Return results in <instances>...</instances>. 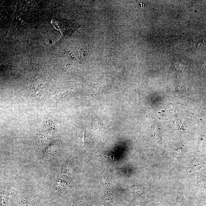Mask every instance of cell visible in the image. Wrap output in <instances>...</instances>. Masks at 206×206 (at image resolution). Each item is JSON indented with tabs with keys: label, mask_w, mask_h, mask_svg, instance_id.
<instances>
[{
	"label": "cell",
	"mask_w": 206,
	"mask_h": 206,
	"mask_svg": "<svg viewBox=\"0 0 206 206\" xmlns=\"http://www.w3.org/2000/svg\"><path fill=\"white\" fill-rule=\"evenodd\" d=\"M51 24L54 28L61 34V40L69 37L79 27V24L74 20L61 18H53Z\"/></svg>",
	"instance_id": "1"
}]
</instances>
